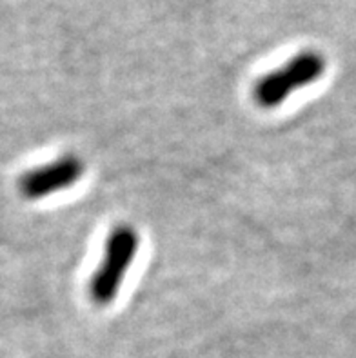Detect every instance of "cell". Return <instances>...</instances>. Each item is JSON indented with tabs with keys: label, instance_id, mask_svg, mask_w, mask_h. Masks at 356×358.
<instances>
[{
	"label": "cell",
	"instance_id": "obj_1",
	"mask_svg": "<svg viewBox=\"0 0 356 358\" xmlns=\"http://www.w3.org/2000/svg\"><path fill=\"white\" fill-rule=\"evenodd\" d=\"M140 233L127 222L115 224L106 235L100 260L87 278V299L99 308L111 306L129 277L131 268L138 257Z\"/></svg>",
	"mask_w": 356,
	"mask_h": 358
},
{
	"label": "cell",
	"instance_id": "obj_2",
	"mask_svg": "<svg viewBox=\"0 0 356 358\" xmlns=\"http://www.w3.org/2000/svg\"><path fill=\"white\" fill-rule=\"evenodd\" d=\"M327 71V60L316 50H302L257 78L251 87L252 102L260 109H276L284 106L294 93L320 80Z\"/></svg>",
	"mask_w": 356,
	"mask_h": 358
},
{
	"label": "cell",
	"instance_id": "obj_3",
	"mask_svg": "<svg viewBox=\"0 0 356 358\" xmlns=\"http://www.w3.org/2000/svg\"><path fill=\"white\" fill-rule=\"evenodd\" d=\"M86 175V162L78 155H60L29 169L18 178V191L26 200H42L75 187Z\"/></svg>",
	"mask_w": 356,
	"mask_h": 358
}]
</instances>
